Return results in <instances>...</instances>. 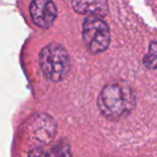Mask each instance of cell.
Returning a JSON list of instances; mask_svg holds the SVG:
<instances>
[{"instance_id": "6da1fadb", "label": "cell", "mask_w": 157, "mask_h": 157, "mask_svg": "<svg viewBox=\"0 0 157 157\" xmlns=\"http://www.w3.org/2000/svg\"><path fill=\"white\" fill-rule=\"evenodd\" d=\"M136 101V94L128 84L112 82L101 90L97 105L105 117L111 121H120L130 114Z\"/></svg>"}, {"instance_id": "7a4b0ae2", "label": "cell", "mask_w": 157, "mask_h": 157, "mask_svg": "<svg viewBox=\"0 0 157 157\" xmlns=\"http://www.w3.org/2000/svg\"><path fill=\"white\" fill-rule=\"evenodd\" d=\"M40 67L50 81H61L70 68L69 55L66 48L58 43L46 45L40 53Z\"/></svg>"}, {"instance_id": "3957f363", "label": "cell", "mask_w": 157, "mask_h": 157, "mask_svg": "<svg viewBox=\"0 0 157 157\" xmlns=\"http://www.w3.org/2000/svg\"><path fill=\"white\" fill-rule=\"evenodd\" d=\"M83 39L92 53L103 52L110 43V29L101 17L90 16L83 23Z\"/></svg>"}, {"instance_id": "277c9868", "label": "cell", "mask_w": 157, "mask_h": 157, "mask_svg": "<svg viewBox=\"0 0 157 157\" xmlns=\"http://www.w3.org/2000/svg\"><path fill=\"white\" fill-rule=\"evenodd\" d=\"M29 10L33 23L41 28L50 27L57 15L56 6L48 0H35L30 3Z\"/></svg>"}, {"instance_id": "5b68a950", "label": "cell", "mask_w": 157, "mask_h": 157, "mask_svg": "<svg viewBox=\"0 0 157 157\" xmlns=\"http://www.w3.org/2000/svg\"><path fill=\"white\" fill-rule=\"evenodd\" d=\"M71 6L76 12L97 17L108 13V3L105 1H72Z\"/></svg>"}, {"instance_id": "8992f818", "label": "cell", "mask_w": 157, "mask_h": 157, "mask_svg": "<svg viewBox=\"0 0 157 157\" xmlns=\"http://www.w3.org/2000/svg\"><path fill=\"white\" fill-rule=\"evenodd\" d=\"M46 157H71L69 144L65 141L58 142L51 148L50 152L46 154Z\"/></svg>"}, {"instance_id": "52a82bcc", "label": "cell", "mask_w": 157, "mask_h": 157, "mask_svg": "<svg viewBox=\"0 0 157 157\" xmlns=\"http://www.w3.org/2000/svg\"><path fill=\"white\" fill-rule=\"evenodd\" d=\"M144 65L148 69H155L156 67V43L155 41H152L148 48V53L145 55L143 60Z\"/></svg>"}, {"instance_id": "ba28073f", "label": "cell", "mask_w": 157, "mask_h": 157, "mask_svg": "<svg viewBox=\"0 0 157 157\" xmlns=\"http://www.w3.org/2000/svg\"><path fill=\"white\" fill-rule=\"evenodd\" d=\"M28 157H46V154L41 148H33V150L29 153Z\"/></svg>"}]
</instances>
